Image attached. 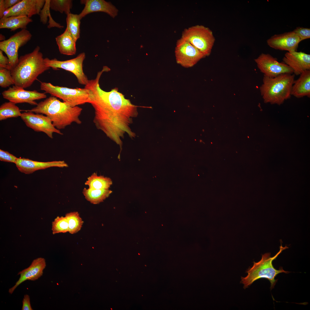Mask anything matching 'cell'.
Instances as JSON below:
<instances>
[{
  "instance_id": "cell-1",
  "label": "cell",
  "mask_w": 310,
  "mask_h": 310,
  "mask_svg": "<svg viewBox=\"0 0 310 310\" xmlns=\"http://www.w3.org/2000/svg\"><path fill=\"white\" fill-rule=\"evenodd\" d=\"M106 69L97 73L94 79L89 80L85 87L90 92L88 103L94 110L93 122L97 129L102 131L122 149L123 140L127 134L131 138L135 133L130 126L138 115L137 106L126 98L115 88L106 92L100 87L99 81Z\"/></svg>"
},
{
  "instance_id": "cell-2",
  "label": "cell",
  "mask_w": 310,
  "mask_h": 310,
  "mask_svg": "<svg viewBox=\"0 0 310 310\" xmlns=\"http://www.w3.org/2000/svg\"><path fill=\"white\" fill-rule=\"evenodd\" d=\"M82 110L78 106H72L51 96L39 102L36 107L25 111L45 115L50 118L55 127L60 130L73 123L81 124L79 116Z\"/></svg>"
},
{
  "instance_id": "cell-3",
  "label": "cell",
  "mask_w": 310,
  "mask_h": 310,
  "mask_svg": "<svg viewBox=\"0 0 310 310\" xmlns=\"http://www.w3.org/2000/svg\"><path fill=\"white\" fill-rule=\"evenodd\" d=\"M40 48L37 46L31 52L21 56L11 70L14 85L25 88L30 87L38 76L50 68L45 63Z\"/></svg>"
},
{
  "instance_id": "cell-4",
  "label": "cell",
  "mask_w": 310,
  "mask_h": 310,
  "mask_svg": "<svg viewBox=\"0 0 310 310\" xmlns=\"http://www.w3.org/2000/svg\"><path fill=\"white\" fill-rule=\"evenodd\" d=\"M294 74L284 73L271 78L264 75L259 89L265 103L280 105L290 98Z\"/></svg>"
},
{
  "instance_id": "cell-5",
  "label": "cell",
  "mask_w": 310,
  "mask_h": 310,
  "mask_svg": "<svg viewBox=\"0 0 310 310\" xmlns=\"http://www.w3.org/2000/svg\"><path fill=\"white\" fill-rule=\"evenodd\" d=\"M288 248L286 246L283 247L281 244L279 251L273 257H270V253H266L262 255L261 259L259 261H254L252 267L246 271L247 276L241 277V282L244 285V288H247L258 279L264 278L270 282V289L273 288L277 281L275 279L276 276L280 273L287 274L290 272L284 270L282 267L280 268L278 270L276 269L273 266L272 261L283 251Z\"/></svg>"
},
{
  "instance_id": "cell-6",
  "label": "cell",
  "mask_w": 310,
  "mask_h": 310,
  "mask_svg": "<svg viewBox=\"0 0 310 310\" xmlns=\"http://www.w3.org/2000/svg\"><path fill=\"white\" fill-rule=\"evenodd\" d=\"M40 89L45 93L62 100L72 106L88 103L90 92L89 90L84 88H71L54 86L50 83L41 82Z\"/></svg>"
},
{
  "instance_id": "cell-7",
  "label": "cell",
  "mask_w": 310,
  "mask_h": 310,
  "mask_svg": "<svg viewBox=\"0 0 310 310\" xmlns=\"http://www.w3.org/2000/svg\"><path fill=\"white\" fill-rule=\"evenodd\" d=\"M181 38L189 42L205 57L210 54L215 41L212 31L208 27L199 25L184 29Z\"/></svg>"
},
{
  "instance_id": "cell-8",
  "label": "cell",
  "mask_w": 310,
  "mask_h": 310,
  "mask_svg": "<svg viewBox=\"0 0 310 310\" xmlns=\"http://www.w3.org/2000/svg\"><path fill=\"white\" fill-rule=\"evenodd\" d=\"M86 57L84 52L79 54L73 59L65 61H59L57 59L44 58L45 65L54 69L61 68L73 73L76 77L79 83L86 85L89 80L84 73L83 68L84 61Z\"/></svg>"
},
{
  "instance_id": "cell-9",
  "label": "cell",
  "mask_w": 310,
  "mask_h": 310,
  "mask_svg": "<svg viewBox=\"0 0 310 310\" xmlns=\"http://www.w3.org/2000/svg\"><path fill=\"white\" fill-rule=\"evenodd\" d=\"M32 37V35L29 31L26 29H23L8 39L0 42V49L7 55L11 69L16 66L18 62L19 49L26 44Z\"/></svg>"
},
{
  "instance_id": "cell-10",
  "label": "cell",
  "mask_w": 310,
  "mask_h": 310,
  "mask_svg": "<svg viewBox=\"0 0 310 310\" xmlns=\"http://www.w3.org/2000/svg\"><path fill=\"white\" fill-rule=\"evenodd\" d=\"M175 52L177 63L185 67L193 66L206 57L197 49L181 38L177 41Z\"/></svg>"
},
{
  "instance_id": "cell-11",
  "label": "cell",
  "mask_w": 310,
  "mask_h": 310,
  "mask_svg": "<svg viewBox=\"0 0 310 310\" xmlns=\"http://www.w3.org/2000/svg\"><path fill=\"white\" fill-rule=\"evenodd\" d=\"M20 117L27 127L35 131L43 132L51 139L54 133L63 135L55 127L50 118L42 114L25 111L22 113Z\"/></svg>"
},
{
  "instance_id": "cell-12",
  "label": "cell",
  "mask_w": 310,
  "mask_h": 310,
  "mask_svg": "<svg viewBox=\"0 0 310 310\" xmlns=\"http://www.w3.org/2000/svg\"><path fill=\"white\" fill-rule=\"evenodd\" d=\"M255 61L260 71L267 77L273 78L284 73H293L290 67L284 62H279L277 58L269 54L261 53Z\"/></svg>"
},
{
  "instance_id": "cell-13",
  "label": "cell",
  "mask_w": 310,
  "mask_h": 310,
  "mask_svg": "<svg viewBox=\"0 0 310 310\" xmlns=\"http://www.w3.org/2000/svg\"><path fill=\"white\" fill-rule=\"evenodd\" d=\"M1 94L4 98L16 104L26 103L36 106L38 103L36 100L46 97L45 92H40L36 90H26L15 85L3 91Z\"/></svg>"
},
{
  "instance_id": "cell-14",
  "label": "cell",
  "mask_w": 310,
  "mask_h": 310,
  "mask_svg": "<svg viewBox=\"0 0 310 310\" xmlns=\"http://www.w3.org/2000/svg\"><path fill=\"white\" fill-rule=\"evenodd\" d=\"M301 41L299 37L292 31L274 35L267 40V43L274 49L290 52L297 51Z\"/></svg>"
},
{
  "instance_id": "cell-15",
  "label": "cell",
  "mask_w": 310,
  "mask_h": 310,
  "mask_svg": "<svg viewBox=\"0 0 310 310\" xmlns=\"http://www.w3.org/2000/svg\"><path fill=\"white\" fill-rule=\"evenodd\" d=\"M46 266L45 259L40 257L33 260L30 266L19 272L18 275H20L18 280L15 284L9 289V292L13 293L16 288L21 283L27 280L35 281L41 277Z\"/></svg>"
},
{
  "instance_id": "cell-16",
  "label": "cell",
  "mask_w": 310,
  "mask_h": 310,
  "mask_svg": "<svg viewBox=\"0 0 310 310\" xmlns=\"http://www.w3.org/2000/svg\"><path fill=\"white\" fill-rule=\"evenodd\" d=\"M45 2V0H21L8 8L9 13L7 17L24 16L30 18L34 15H39Z\"/></svg>"
},
{
  "instance_id": "cell-17",
  "label": "cell",
  "mask_w": 310,
  "mask_h": 310,
  "mask_svg": "<svg viewBox=\"0 0 310 310\" xmlns=\"http://www.w3.org/2000/svg\"><path fill=\"white\" fill-rule=\"evenodd\" d=\"M283 62L292 70L295 75H300L310 70V55L302 52H287L283 58Z\"/></svg>"
},
{
  "instance_id": "cell-18",
  "label": "cell",
  "mask_w": 310,
  "mask_h": 310,
  "mask_svg": "<svg viewBox=\"0 0 310 310\" xmlns=\"http://www.w3.org/2000/svg\"><path fill=\"white\" fill-rule=\"evenodd\" d=\"M18 170L22 173L30 174L34 171L52 167H67L64 161H54L47 162L35 161L24 158H17L15 163Z\"/></svg>"
},
{
  "instance_id": "cell-19",
  "label": "cell",
  "mask_w": 310,
  "mask_h": 310,
  "mask_svg": "<svg viewBox=\"0 0 310 310\" xmlns=\"http://www.w3.org/2000/svg\"><path fill=\"white\" fill-rule=\"evenodd\" d=\"M80 3L85 5L84 9L79 14L81 20L88 14L94 12H103L113 18L118 14V10L110 2L104 0H81Z\"/></svg>"
},
{
  "instance_id": "cell-20",
  "label": "cell",
  "mask_w": 310,
  "mask_h": 310,
  "mask_svg": "<svg viewBox=\"0 0 310 310\" xmlns=\"http://www.w3.org/2000/svg\"><path fill=\"white\" fill-rule=\"evenodd\" d=\"M291 95L298 98L310 96V70L305 71L299 78L294 80L291 90Z\"/></svg>"
},
{
  "instance_id": "cell-21",
  "label": "cell",
  "mask_w": 310,
  "mask_h": 310,
  "mask_svg": "<svg viewBox=\"0 0 310 310\" xmlns=\"http://www.w3.org/2000/svg\"><path fill=\"white\" fill-rule=\"evenodd\" d=\"M55 40L60 53L67 55L75 54L76 41L66 28L62 34L55 38Z\"/></svg>"
},
{
  "instance_id": "cell-22",
  "label": "cell",
  "mask_w": 310,
  "mask_h": 310,
  "mask_svg": "<svg viewBox=\"0 0 310 310\" xmlns=\"http://www.w3.org/2000/svg\"><path fill=\"white\" fill-rule=\"evenodd\" d=\"M32 22L31 18L26 16L3 17L0 20V28L9 29L11 31L19 28L26 29L27 25Z\"/></svg>"
},
{
  "instance_id": "cell-23",
  "label": "cell",
  "mask_w": 310,
  "mask_h": 310,
  "mask_svg": "<svg viewBox=\"0 0 310 310\" xmlns=\"http://www.w3.org/2000/svg\"><path fill=\"white\" fill-rule=\"evenodd\" d=\"M112 191L108 189L84 188L82 192L86 199L91 203L98 204L108 197Z\"/></svg>"
},
{
  "instance_id": "cell-24",
  "label": "cell",
  "mask_w": 310,
  "mask_h": 310,
  "mask_svg": "<svg viewBox=\"0 0 310 310\" xmlns=\"http://www.w3.org/2000/svg\"><path fill=\"white\" fill-rule=\"evenodd\" d=\"M112 184V181L110 178L98 176L95 173L89 177L85 183L89 188L95 189H108Z\"/></svg>"
},
{
  "instance_id": "cell-25",
  "label": "cell",
  "mask_w": 310,
  "mask_h": 310,
  "mask_svg": "<svg viewBox=\"0 0 310 310\" xmlns=\"http://www.w3.org/2000/svg\"><path fill=\"white\" fill-rule=\"evenodd\" d=\"M22 114L19 108L12 102H5L0 106L1 121L9 118L21 117Z\"/></svg>"
},
{
  "instance_id": "cell-26",
  "label": "cell",
  "mask_w": 310,
  "mask_h": 310,
  "mask_svg": "<svg viewBox=\"0 0 310 310\" xmlns=\"http://www.w3.org/2000/svg\"><path fill=\"white\" fill-rule=\"evenodd\" d=\"M81 20L78 14L70 13L67 15L66 28L76 41L80 38Z\"/></svg>"
},
{
  "instance_id": "cell-27",
  "label": "cell",
  "mask_w": 310,
  "mask_h": 310,
  "mask_svg": "<svg viewBox=\"0 0 310 310\" xmlns=\"http://www.w3.org/2000/svg\"><path fill=\"white\" fill-rule=\"evenodd\" d=\"M68 222L69 231L71 234L75 233L80 230L83 222L77 212H71L65 214Z\"/></svg>"
},
{
  "instance_id": "cell-28",
  "label": "cell",
  "mask_w": 310,
  "mask_h": 310,
  "mask_svg": "<svg viewBox=\"0 0 310 310\" xmlns=\"http://www.w3.org/2000/svg\"><path fill=\"white\" fill-rule=\"evenodd\" d=\"M50 0H45V4L39 14L40 22L43 24H46L48 20V17H49V24L48 26V28L56 27L62 28H63V26L55 21L51 16L50 10Z\"/></svg>"
},
{
  "instance_id": "cell-29",
  "label": "cell",
  "mask_w": 310,
  "mask_h": 310,
  "mask_svg": "<svg viewBox=\"0 0 310 310\" xmlns=\"http://www.w3.org/2000/svg\"><path fill=\"white\" fill-rule=\"evenodd\" d=\"M72 2L71 0H50V8L61 13H64L67 15L71 13Z\"/></svg>"
},
{
  "instance_id": "cell-30",
  "label": "cell",
  "mask_w": 310,
  "mask_h": 310,
  "mask_svg": "<svg viewBox=\"0 0 310 310\" xmlns=\"http://www.w3.org/2000/svg\"><path fill=\"white\" fill-rule=\"evenodd\" d=\"M52 230L54 235L68 232V222L67 218L65 216H58L52 222Z\"/></svg>"
},
{
  "instance_id": "cell-31",
  "label": "cell",
  "mask_w": 310,
  "mask_h": 310,
  "mask_svg": "<svg viewBox=\"0 0 310 310\" xmlns=\"http://www.w3.org/2000/svg\"><path fill=\"white\" fill-rule=\"evenodd\" d=\"M14 84L10 70L0 67V86L6 88Z\"/></svg>"
},
{
  "instance_id": "cell-32",
  "label": "cell",
  "mask_w": 310,
  "mask_h": 310,
  "mask_svg": "<svg viewBox=\"0 0 310 310\" xmlns=\"http://www.w3.org/2000/svg\"><path fill=\"white\" fill-rule=\"evenodd\" d=\"M299 37L301 41L310 38V29L301 27H297L293 31Z\"/></svg>"
},
{
  "instance_id": "cell-33",
  "label": "cell",
  "mask_w": 310,
  "mask_h": 310,
  "mask_svg": "<svg viewBox=\"0 0 310 310\" xmlns=\"http://www.w3.org/2000/svg\"><path fill=\"white\" fill-rule=\"evenodd\" d=\"M18 158L7 151L0 149V160L15 163Z\"/></svg>"
},
{
  "instance_id": "cell-34",
  "label": "cell",
  "mask_w": 310,
  "mask_h": 310,
  "mask_svg": "<svg viewBox=\"0 0 310 310\" xmlns=\"http://www.w3.org/2000/svg\"><path fill=\"white\" fill-rule=\"evenodd\" d=\"M0 67L5 68L10 70L11 69L9 59L3 55V51L1 50H0Z\"/></svg>"
},
{
  "instance_id": "cell-35",
  "label": "cell",
  "mask_w": 310,
  "mask_h": 310,
  "mask_svg": "<svg viewBox=\"0 0 310 310\" xmlns=\"http://www.w3.org/2000/svg\"><path fill=\"white\" fill-rule=\"evenodd\" d=\"M30 297L29 295L26 294L24 296L22 300V310H32L30 303Z\"/></svg>"
},
{
  "instance_id": "cell-36",
  "label": "cell",
  "mask_w": 310,
  "mask_h": 310,
  "mask_svg": "<svg viewBox=\"0 0 310 310\" xmlns=\"http://www.w3.org/2000/svg\"><path fill=\"white\" fill-rule=\"evenodd\" d=\"M20 1V0H4V4L5 9L13 7Z\"/></svg>"
},
{
  "instance_id": "cell-37",
  "label": "cell",
  "mask_w": 310,
  "mask_h": 310,
  "mask_svg": "<svg viewBox=\"0 0 310 310\" xmlns=\"http://www.w3.org/2000/svg\"><path fill=\"white\" fill-rule=\"evenodd\" d=\"M5 9L4 4V0H0V18L3 17V14Z\"/></svg>"
},
{
  "instance_id": "cell-38",
  "label": "cell",
  "mask_w": 310,
  "mask_h": 310,
  "mask_svg": "<svg viewBox=\"0 0 310 310\" xmlns=\"http://www.w3.org/2000/svg\"><path fill=\"white\" fill-rule=\"evenodd\" d=\"M0 40H1L2 41H4V40H5V37L3 35H2L1 34H0Z\"/></svg>"
}]
</instances>
